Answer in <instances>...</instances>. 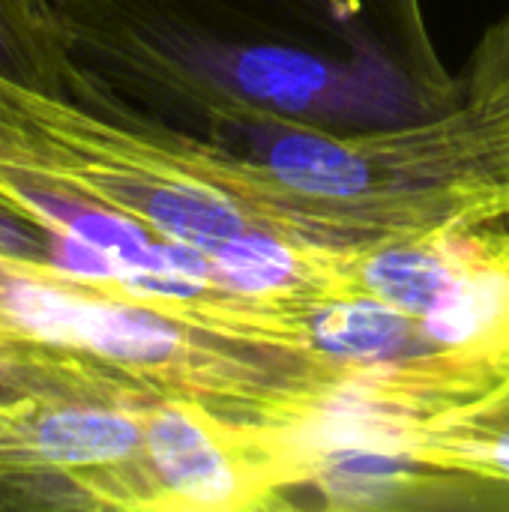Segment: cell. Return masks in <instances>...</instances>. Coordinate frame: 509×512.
Here are the masks:
<instances>
[{"instance_id": "obj_9", "label": "cell", "mask_w": 509, "mask_h": 512, "mask_svg": "<svg viewBox=\"0 0 509 512\" xmlns=\"http://www.w3.org/2000/svg\"><path fill=\"white\" fill-rule=\"evenodd\" d=\"M51 159H54V147H51L48 135H42L39 129H33L21 120L0 114V162L48 168Z\"/></svg>"}, {"instance_id": "obj_5", "label": "cell", "mask_w": 509, "mask_h": 512, "mask_svg": "<svg viewBox=\"0 0 509 512\" xmlns=\"http://www.w3.org/2000/svg\"><path fill=\"white\" fill-rule=\"evenodd\" d=\"M345 279L351 300H369L417 321L438 354L504 351L509 183L468 198L420 231L348 246Z\"/></svg>"}, {"instance_id": "obj_8", "label": "cell", "mask_w": 509, "mask_h": 512, "mask_svg": "<svg viewBox=\"0 0 509 512\" xmlns=\"http://www.w3.org/2000/svg\"><path fill=\"white\" fill-rule=\"evenodd\" d=\"M0 255L24 258V261H51L54 264V240L33 219L15 213L0 204Z\"/></svg>"}, {"instance_id": "obj_10", "label": "cell", "mask_w": 509, "mask_h": 512, "mask_svg": "<svg viewBox=\"0 0 509 512\" xmlns=\"http://www.w3.org/2000/svg\"><path fill=\"white\" fill-rule=\"evenodd\" d=\"M48 105H51V96L36 93V90H30L24 84H15V81H9V78L0 75V114H6L12 120H21V123H27L33 129H39L42 114L48 111Z\"/></svg>"}, {"instance_id": "obj_6", "label": "cell", "mask_w": 509, "mask_h": 512, "mask_svg": "<svg viewBox=\"0 0 509 512\" xmlns=\"http://www.w3.org/2000/svg\"><path fill=\"white\" fill-rule=\"evenodd\" d=\"M462 81L459 114L486 174L509 183V9L486 27Z\"/></svg>"}, {"instance_id": "obj_7", "label": "cell", "mask_w": 509, "mask_h": 512, "mask_svg": "<svg viewBox=\"0 0 509 512\" xmlns=\"http://www.w3.org/2000/svg\"><path fill=\"white\" fill-rule=\"evenodd\" d=\"M69 60L57 42L51 0H0V75L63 99Z\"/></svg>"}, {"instance_id": "obj_3", "label": "cell", "mask_w": 509, "mask_h": 512, "mask_svg": "<svg viewBox=\"0 0 509 512\" xmlns=\"http://www.w3.org/2000/svg\"><path fill=\"white\" fill-rule=\"evenodd\" d=\"M159 399L93 354L0 333V510L165 512L147 456Z\"/></svg>"}, {"instance_id": "obj_2", "label": "cell", "mask_w": 509, "mask_h": 512, "mask_svg": "<svg viewBox=\"0 0 509 512\" xmlns=\"http://www.w3.org/2000/svg\"><path fill=\"white\" fill-rule=\"evenodd\" d=\"M0 333L93 354L162 396L285 429L324 420L360 372L324 348L234 339L117 282L3 255Z\"/></svg>"}, {"instance_id": "obj_4", "label": "cell", "mask_w": 509, "mask_h": 512, "mask_svg": "<svg viewBox=\"0 0 509 512\" xmlns=\"http://www.w3.org/2000/svg\"><path fill=\"white\" fill-rule=\"evenodd\" d=\"M309 432L324 453L321 492L333 507L360 504L363 489L378 504H387V489L408 495L414 486L509 492V348L453 357L393 417H330Z\"/></svg>"}, {"instance_id": "obj_1", "label": "cell", "mask_w": 509, "mask_h": 512, "mask_svg": "<svg viewBox=\"0 0 509 512\" xmlns=\"http://www.w3.org/2000/svg\"><path fill=\"white\" fill-rule=\"evenodd\" d=\"M69 87L186 135L270 117L336 135L462 102L423 0H51Z\"/></svg>"}]
</instances>
